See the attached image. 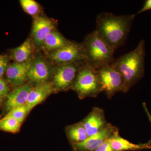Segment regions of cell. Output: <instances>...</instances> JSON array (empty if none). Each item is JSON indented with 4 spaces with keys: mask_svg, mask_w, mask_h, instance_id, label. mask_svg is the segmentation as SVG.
<instances>
[{
    "mask_svg": "<svg viewBox=\"0 0 151 151\" xmlns=\"http://www.w3.org/2000/svg\"><path fill=\"white\" fill-rule=\"evenodd\" d=\"M32 51V41L28 39L20 46L12 49L11 54L15 63H23L30 60L29 58Z\"/></svg>",
    "mask_w": 151,
    "mask_h": 151,
    "instance_id": "obj_16",
    "label": "cell"
},
{
    "mask_svg": "<svg viewBox=\"0 0 151 151\" xmlns=\"http://www.w3.org/2000/svg\"><path fill=\"white\" fill-rule=\"evenodd\" d=\"M136 15H117L103 12L97 16L95 30L115 51L127 40Z\"/></svg>",
    "mask_w": 151,
    "mask_h": 151,
    "instance_id": "obj_1",
    "label": "cell"
},
{
    "mask_svg": "<svg viewBox=\"0 0 151 151\" xmlns=\"http://www.w3.org/2000/svg\"><path fill=\"white\" fill-rule=\"evenodd\" d=\"M54 29V26L49 19L40 17L34 21L32 35L34 42L36 46H42L45 38Z\"/></svg>",
    "mask_w": 151,
    "mask_h": 151,
    "instance_id": "obj_13",
    "label": "cell"
},
{
    "mask_svg": "<svg viewBox=\"0 0 151 151\" xmlns=\"http://www.w3.org/2000/svg\"><path fill=\"white\" fill-rule=\"evenodd\" d=\"M68 42L60 33L53 30L45 38L42 46L46 50L54 51L65 46Z\"/></svg>",
    "mask_w": 151,
    "mask_h": 151,
    "instance_id": "obj_17",
    "label": "cell"
},
{
    "mask_svg": "<svg viewBox=\"0 0 151 151\" xmlns=\"http://www.w3.org/2000/svg\"><path fill=\"white\" fill-rule=\"evenodd\" d=\"M67 133L68 137L73 145L82 142L89 137L81 122L68 127Z\"/></svg>",
    "mask_w": 151,
    "mask_h": 151,
    "instance_id": "obj_18",
    "label": "cell"
},
{
    "mask_svg": "<svg viewBox=\"0 0 151 151\" xmlns=\"http://www.w3.org/2000/svg\"><path fill=\"white\" fill-rule=\"evenodd\" d=\"M118 134H119L118 128L108 123L103 130L88 137L84 142L73 144V146L77 151H92Z\"/></svg>",
    "mask_w": 151,
    "mask_h": 151,
    "instance_id": "obj_8",
    "label": "cell"
},
{
    "mask_svg": "<svg viewBox=\"0 0 151 151\" xmlns=\"http://www.w3.org/2000/svg\"><path fill=\"white\" fill-rule=\"evenodd\" d=\"M52 72L51 65L43 58L36 57L32 62L28 72L27 78L37 84L47 82Z\"/></svg>",
    "mask_w": 151,
    "mask_h": 151,
    "instance_id": "obj_9",
    "label": "cell"
},
{
    "mask_svg": "<svg viewBox=\"0 0 151 151\" xmlns=\"http://www.w3.org/2000/svg\"><path fill=\"white\" fill-rule=\"evenodd\" d=\"M143 108H144V110L145 111L146 114H147V116L148 118L149 121L150 122L151 124V115L149 112L148 109L147 107V105L145 103H143L142 104ZM148 145H151V139L147 143Z\"/></svg>",
    "mask_w": 151,
    "mask_h": 151,
    "instance_id": "obj_26",
    "label": "cell"
},
{
    "mask_svg": "<svg viewBox=\"0 0 151 151\" xmlns=\"http://www.w3.org/2000/svg\"><path fill=\"white\" fill-rule=\"evenodd\" d=\"M50 57L53 62L59 64L87 62L83 43L69 41L65 46L52 52Z\"/></svg>",
    "mask_w": 151,
    "mask_h": 151,
    "instance_id": "obj_6",
    "label": "cell"
},
{
    "mask_svg": "<svg viewBox=\"0 0 151 151\" xmlns=\"http://www.w3.org/2000/svg\"><path fill=\"white\" fill-rule=\"evenodd\" d=\"M29 112L27 105L25 104L14 108L9 112L5 117L13 118L22 124L27 113Z\"/></svg>",
    "mask_w": 151,
    "mask_h": 151,
    "instance_id": "obj_20",
    "label": "cell"
},
{
    "mask_svg": "<svg viewBox=\"0 0 151 151\" xmlns=\"http://www.w3.org/2000/svg\"><path fill=\"white\" fill-rule=\"evenodd\" d=\"M81 123L89 137L103 130L108 124L105 119L104 110L97 107H94Z\"/></svg>",
    "mask_w": 151,
    "mask_h": 151,
    "instance_id": "obj_11",
    "label": "cell"
},
{
    "mask_svg": "<svg viewBox=\"0 0 151 151\" xmlns=\"http://www.w3.org/2000/svg\"><path fill=\"white\" fill-rule=\"evenodd\" d=\"M20 3L26 12L32 16H34L39 12L40 6L33 0H21Z\"/></svg>",
    "mask_w": 151,
    "mask_h": 151,
    "instance_id": "obj_21",
    "label": "cell"
},
{
    "mask_svg": "<svg viewBox=\"0 0 151 151\" xmlns=\"http://www.w3.org/2000/svg\"><path fill=\"white\" fill-rule=\"evenodd\" d=\"M9 93V88L6 81L0 78V96L7 97Z\"/></svg>",
    "mask_w": 151,
    "mask_h": 151,
    "instance_id": "obj_22",
    "label": "cell"
},
{
    "mask_svg": "<svg viewBox=\"0 0 151 151\" xmlns=\"http://www.w3.org/2000/svg\"><path fill=\"white\" fill-rule=\"evenodd\" d=\"M3 57H4V56H1V55H0V60H1V59L2 58H3Z\"/></svg>",
    "mask_w": 151,
    "mask_h": 151,
    "instance_id": "obj_28",
    "label": "cell"
},
{
    "mask_svg": "<svg viewBox=\"0 0 151 151\" xmlns=\"http://www.w3.org/2000/svg\"><path fill=\"white\" fill-rule=\"evenodd\" d=\"M83 44L87 62L94 69L110 64L114 60L115 50L95 30L86 35Z\"/></svg>",
    "mask_w": 151,
    "mask_h": 151,
    "instance_id": "obj_3",
    "label": "cell"
},
{
    "mask_svg": "<svg viewBox=\"0 0 151 151\" xmlns=\"http://www.w3.org/2000/svg\"><path fill=\"white\" fill-rule=\"evenodd\" d=\"M53 90V84L50 82L38 84L35 87H33L26 103L29 112L33 108L45 100L52 93Z\"/></svg>",
    "mask_w": 151,
    "mask_h": 151,
    "instance_id": "obj_14",
    "label": "cell"
},
{
    "mask_svg": "<svg viewBox=\"0 0 151 151\" xmlns=\"http://www.w3.org/2000/svg\"><path fill=\"white\" fill-rule=\"evenodd\" d=\"M3 100V98L2 97H1V96H0V104L2 102Z\"/></svg>",
    "mask_w": 151,
    "mask_h": 151,
    "instance_id": "obj_27",
    "label": "cell"
},
{
    "mask_svg": "<svg viewBox=\"0 0 151 151\" xmlns=\"http://www.w3.org/2000/svg\"><path fill=\"white\" fill-rule=\"evenodd\" d=\"M145 47V42L142 40L134 49L114 59L110 64L122 75L124 81V93L128 92L144 76Z\"/></svg>",
    "mask_w": 151,
    "mask_h": 151,
    "instance_id": "obj_2",
    "label": "cell"
},
{
    "mask_svg": "<svg viewBox=\"0 0 151 151\" xmlns=\"http://www.w3.org/2000/svg\"><path fill=\"white\" fill-rule=\"evenodd\" d=\"M32 62L29 60L23 63H14L9 65L5 73L7 81L17 87L24 84Z\"/></svg>",
    "mask_w": 151,
    "mask_h": 151,
    "instance_id": "obj_10",
    "label": "cell"
},
{
    "mask_svg": "<svg viewBox=\"0 0 151 151\" xmlns=\"http://www.w3.org/2000/svg\"><path fill=\"white\" fill-rule=\"evenodd\" d=\"M92 151H115L111 147L109 140L106 141L102 145Z\"/></svg>",
    "mask_w": 151,
    "mask_h": 151,
    "instance_id": "obj_24",
    "label": "cell"
},
{
    "mask_svg": "<svg viewBox=\"0 0 151 151\" xmlns=\"http://www.w3.org/2000/svg\"><path fill=\"white\" fill-rule=\"evenodd\" d=\"M32 88V85L28 83L17 87L9 93L4 105L6 111L9 112L14 108L26 104Z\"/></svg>",
    "mask_w": 151,
    "mask_h": 151,
    "instance_id": "obj_12",
    "label": "cell"
},
{
    "mask_svg": "<svg viewBox=\"0 0 151 151\" xmlns=\"http://www.w3.org/2000/svg\"><path fill=\"white\" fill-rule=\"evenodd\" d=\"M8 65L7 58L6 57H3L0 60V78H1L3 75L6 73Z\"/></svg>",
    "mask_w": 151,
    "mask_h": 151,
    "instance_id": "obj_23",
    "label": "cell"
},
{
    "mask_svg": "<svg viewBox=\"0 0 151 151\" xmlns=\"http://www.w3.org/2000/svg\"><path fill=\"white\" fill-rule=\"evenodd\" d=\"M111 147L115 151H139L151 149V145L147 144H135L122 138L119 134L109 139Z\"/></svg>",
    "mask_w": 151,
    "mask_h": 151,
    "instance_id": "obj_15",
    "label": "cell"
},
{
    "mask_svg": "<svg viewBox=\"0 0 151 151\" xmlns=\"http://www.w3.org/2000/svg\"><path fill=\"white\" fill-rule=\"evenodd\" d=\"M83 63H84L59 64L53 76V86L59 90H66L71 88L78 70Z\"/></svg>",
    "mask_w": 151,
    "mask_h": 151,
    "instance_id": "obj_7",
    "label": "cell"
},
{
    "mask_svg": "<svg viewBox=\"0 0 151 151\" xmlns=\"http://www.w3.org/2000/svg\"><path fill=\"white\" fill-rule=\"evenodd\" d=\"M21 124L13 118L4 117L0 119V130L5 132L16 133L19 130Z\"/></svg>",
    "mask_w": 151,
    "mask_h": 151,
    "instance_id": "obj_19",
    "label": "cell"
},
{
    "mask_svg": "<svg viewBox=\"0 0 151 151\" xmlns=\"http://www.w3.org/2000/svg\"><path fill=\"white\" fill-rule=\"evenodd\" d=\"M150 10H151V0H146L145 1L143 7L137 13V14L142 13Z\"/></svg>",
    "mask_w": 151,
    "mask_h": 151,
    "instance_id": "obj_25",
    "label": "cell"
},
{
    "mask_svg": "<svg viewBox=\"0 0 151 151\" xmlns=\"http://www.w3.org/2000/svg\"><path fill=\"white\" fill-rule=\"evenodd\" d=\"M103 92L109 99L118 92H123L124 81L121 73L110 64L95 69Z\"/></svg>",
    "mask_w": 151,
    "mask_h": 151,
    "instance_id": "obj_5",
    "label": "cell"
},
{
    "mask_svg": "<svg viewBox=\"0 0 151 151\" xmlns=\"http://www.w3.org/2000/svg\"><path fill=\"white\" fill-rule=\"evenodd\" d=\"M71 88L81 98L96 97L103 92L96 70L87 62L79 68Z\"/></svg>",
    "mask_w": 151,
    "mask_h": 151,
    "instance_id": "obj_4",
    "label": "cell"
}]
</instances>
